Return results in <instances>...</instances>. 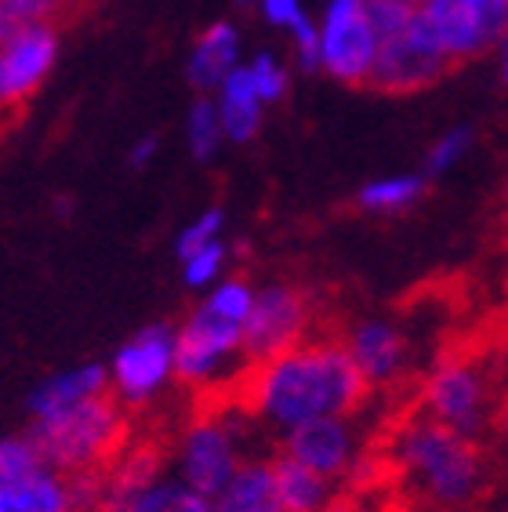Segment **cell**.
<instances>
[{"label":"cell","instance_id":"cell-1","mask_svg":"<svg viewBox=\"0 0 508 512\" xmlns=\"http://www.w3.org/2000/svg\"><path fill=\"white\" fill-rule=\"evenodd\" d=\"M367 396L371 389L352 367L342 338L309 335L284 353L251 364L240 378L236 404L240 414L284 436L316 418H352Z\"/></svg>","mask_w":508,"mask_h":512},{"label":"cell","instance_id":"cell-2","mask_svg":"<svg viewBox=\"0 0 508 512\" xmlns=\"http://www.w3.org/2000/svg\"><path fill=\"white\" fill-rule=\"evenodd\" d=\"M392 462L421 502L432 509H469L487 487V454L479 440L414 414L392 436Z\"/></svg>","mask_w":508,"mask_h":512},{"label":"cell","instance_id":"cell-3","mask_svg":"<svg viewBox=\"0 0 508 512\" xmlns=\"http://www.w3.org/2000/svg\"><path fill=\"white\" fill-rule=\"evenodd\" d=\"M254 284L247 276H222L204 291L193 313L175 327V382L207 393L244 360V320Z\"/></svg>","mask_w":508,"mask_h":512},{"label":"cell","instance_id":"cell-4","mask_svg":"<svg viewBox=\"0 0 508 512\" xmlns=\"http://www.w3.org/2000/svg\"><path fill=\"white\" fill-rule=\"evenodd\" d=\"M26 436L55 473L69 480H91L106 473L127 447V407L109 393H98L30 422Z\"/></svg>","mask_w":508,"mask_h":512},{"label":"cell","instance_id":"cell-5","mask_svg":"<svg viewBox=\"0 0 508 512\" xmlns=\"http://www.w3.org/2000/svg\"><path fill=\"white\" fill-rule=\"evenodd\" d=\"M421 411L454 433L483 440L498 418V389L490 367L476 356H443L421 382Z\"/></svg>","mask_w":508,"mask_h":512},{"label":"cell","instance_id":"cell-6","mask_svg":"<svg viewBox=\"0 0 508 512\" xmlns=\"http://www.w3.org/2000/svg\"><path fill=\"white\" fill-rule=\"evenodd\" d=\"M244 458L247 436L240 433L236 414L200 411L178 436L175 454H171V476L200 498H211L222 491V483L240 469Z\"/></svg>","mask_w":508,"mask_h":512},{"label":"cell","instance_id":"cell-7","mask_svg":"<svg viewBox=\"0 0 508 512\" xmlns=\"http://www.w3.org/2000/svg\"><path fill=\"white\" fill-rule=\"evenodd\" d=\"M414 22L443 59L458 66L505 44L508 0H425L414 11Z\"/></svg>","mask_w":508,"mask_h":512},{"label":"cell","instance_id":"cell-8","mask_svg":"<svg viewBox=\"0 0 508 512\" xmlns=\"http://www.w3.org/2000/svg\"><path fill=\"white\" fill-rule=\"evenodd\" d=\"M106 385L127 411L153 404L167 385H175V327L149 324L135 331L106 364Z\"/></svg>","mask_w":508,"mask_h":512},{"label":"cell","instance_id":"cell-9","mask_svg":"<svg viewBox=\"0 0 508 512\" xmlns=\"http://www.w3.org/2000/svg\"><path fill=\"white\" fill-rule=\"evenodd\" d=\"M316 40L320 73L349 88H367L381 44L367 0H327L323 15L316 19Z\"/></svg>","mask_w":508,"mask_h":512},{"label":"cell","instance_id":"cell-10","mask_svg":"<svg viewBox=\"0 0 508 512\" xmlns=\"http://www.w3.org/2000/svg\"><path fill=\"white\" fill-rule=\"evenodd\" d=\"M313 335V302L302 287H254L251 313L244 320V360L258 364Z\"/></svg>","mask_w":508,"mask_h":512},{"label":"cell","instance_id":"cell-11","mask_svg":"<svg viewBox=\"0 0 508 512\" xmlns=\"http://www.w3.org/2000/svg\"><path fill=\"white\" fill-rule=\"evenodd\" d=\"M59 48V22H37L0 40V117L22 109L48 84Z\"/></svg>","mask_w":508,"mask_h":512},{"label":"cell","instance_id":"cell-12","mask_svg":"<svg viewBox=\"0 0 508 512\" xmlns=\"http://www.w3.org/2000/svg\"><path fill=\"white\" fill-rule=\"evenodd\" d=\"M450 69L454 66L443 59L440 48L425 37V30H421L411 15V22L403 30L381 37L378 59H374L367 88H378L385 95H414V91L440 84Z\"/></svg>","mask_w":508,"mask_h":512},{"label":"cell","instance_id":"cell-13","mask_svg":"<svg viewBox=\"0 0 508 512\" xmlns=\"http://www.w3.org/2000/svg\"><path fill=\"white\" fill-rule=\"evenodd\" d=\"M280 454L327 476L331 483H342L360 465V433L352 418H316V422L287 429Z\"/></svg>","mask_w":508,"mask_h":512},{"label":"cell","instance_id":"cell-14","mask_svg":"<svg viewBox=\"0 0 508 512\" xmlns=\"http://www.w3.org/2000/svg\"><path fill=\"white\" fill-rule=\"evenodd\" d=\"M342 345L352 367L367 382V389L396 385L403 378V371H407V360H411L407 335L392 320H360V324H352L345 331Z\"/></svg>","mask_w":508,"mask_h":512},{"label":"cell","instance_id":"cell-15","mask_svg":"<svg viewBox=\"0 0 508 512\" xmlns=\"http://www.w3.org/2000/svg\"><path fill=\"white\" fill-rule=\"evenodd\" d=\"M88 480H69L55 469H40L26 483L0 491V512H77L95 509L88 494Z\"/></svg>","mask_w":508,"mask_h":512},{"label":"cell","instance_id":"cell-16","mask_svg":"<svg viewBox=\"0 0 508 512\" xmlns=\"http://www.w3.org/2000/svg\"><path fill=\"white\" fill-rule=\"evenodd\" d=\"M240 62H244V37L233 22L222 19L193 40L186 59V77L200 95H211Z\"/></svg>","mask_w":508,"mask_h":512},{"label":"cell","instance_id":"cell-17","mask_svg":"<svg viewBox=\"0 0 508 512\" xmlns=\"http://www.w3.org/2000/svg\"><path fill=\"white\" fill-rule=\"evenodd\" d=\"M211 512H284L273 480V458L247 454L240 469L222 483V491L207 498Z\"/></svg>","mask_w":508,"mask_h":512},{"label":"cell","instance_id":"cell-18","mask_svg":"<svg viewBox=\"0 0 508 512\" xmlns=\"http://www.w3.org/2000/svg\"><path fill=\"white\" fill-rule=\"evenodd\" d=\"M211 102L218 109V120H222V135L225 142H236V146H247L258 138L265 124V102L258 99V91L254 84L247 80V69L244 62L229 73V77L211 91Z\"/></svg>","mask_w":508,"mask_h":512},{"label":"cell","instance_id":"cell-19","mask_svg":"<svg viewBox=\"0 0 508 512\" xmlns=\"http://www.w3.org/2000/svg\"><path fill=\"white\" fill-rule=\"evenodd\" d=\"M98 393H109L106 385V364H73L55 371L51 378L37 385L30 393V422L37 418H48L55 411H66V407L80 404V400H91Z\"/></svg>","mask_w":508,"mask_h":512},{"label":"cell","instance_id":"cell-20","mask_svg":"<svg viewBox=\"0 0 508 512\" xmlns=\"http://www.w3.org/2000/svg\"><path fill=\"white\" fill-rule=\"evenodd\" d=\"M273 480L284 512H323L334 502V491H338V483L313 473V469H305V465L291 462L284 454L273 458Z\"/></svg>","mask_w":508,"mask_h":512},{"label":"cell","instance_id":"cell-21","mask_svg":"<svg viewBox=\"0 0 508 512\" xmlns=\"http://www.w3.org/2000/svg\"><path fill=\"white\" fill-rule=\"evenodd\" d=\"M429 189V178L425 175H385L371 178L367 186H360L356 193V207L360 211H371V215H403L411 207L421 204Z\"/></svg>","mask_w":508,"mask_h":512},{"label":"cell","instance_id":"cell-22","mask_svg":"<svg viewBox=\"0 0 508 512\" xmlns=\"http://www.w3.org/2000/svg\"><path fill=\"white\" fill-rule=\"evenodd\" d=\"M120 505H124L127 512H211L207 498L189 491L186 483H178L171 473H164L160 480H153L149 487H142V491L131 494V498Z\"/></svg>","mask_w":508,"mask_h":512},{"label":"cell","instance_id":"cell-23","mask_svg":"<svg viewBox=\"0 0 508 512\" xmlns=\"http://www.w3.org/2000/svg\"><path fill=\"white\" fill-rule=\"evenodd\" d=\"M186 142H189V153H193L200 164L218 157V149L225 146V135H222V120H218V109L211 102V95H200V99L189 106V117H186Z\"/></svg>","mask_w":508,"mask_h":512},{"label":"cell","instance_id":"cell-24","mask_svg":"<svg viewBox=\"0 0 508 512\" xmlns=\"http://www.w3.org/2000/svg\"><path fill=\"white\" fill-rule=\"evenodd\" d=\"M40 469H48V462L40 458L37 444L26 433L0 436V491H11L37 476Z\"/></svg>","mask_w":508,"mask_h":512},{"label":"cell","instance_id":"cell-25","mask_svg":"<svg viewBox=\"0 0 508 512\" xmlns=\"http://www.w3.org/2000/svg\"><path fill=\"white\" fill-rule=\"evenodd\" d=\"M182 262V280L196 291H207L211 284H218L225 276V266H229V244L225 240H211V244L196 247L189 251L186 258H178Z\"/></svg>","mask_w":508,"mask_h":512},{"label":"cell","instance_id":"cell-26","mask_svg":"<svg viewBox=\"0 0 508 512\" xmlns=\"http://www.w3.org/2000/svg\"><path fill=\"white\" fill-rule=\"evenodd\" d=\"M66 8V0H0V40L37 22H59Z\"/></svg>","mask_w":508,"mask_h":512},{"label":"cell","instance_id":"cell-27","mask_svg":"<svg viewBox=\"0 0 508 512\" xmlns=\"http://www.w3.org/2000/svg\"><path fill=\"white\" fill-rule=\"evenodd\" d=\"M244 69H247V80L254 84V91H258V99H262L265 106H276V102L291 91V73H287V66L276 59L273 51L251 55V59L244 62Z\"/></svg>","mask_w":508,"mask_h":512},{"label":"cell","instance_id":"cell-28","mask_svg":"<svg viewBox=\"0 0 508 512\" xmlns=\"http://www.w3.org/2000/svg\"><path fill=\"white\" fill-rule=\"evenodd\" d=\"M476 146V131L472 128H450L432 142L429 157H425V178H440L447 171H454L461 160L469 157Z\"/></svg>","mask_w":508,"mask_h":512},{"label":"cell","instance_id":"cell-29","mask_svg":"<svg viewBox=\"0 0 508 512\" xmlns=\"http://www.w3.org/2000/svg\"><path fill=\"white\" fill-rule=\"evenodd\" d=\"M222 233H225V211L222 207H207V211H200V215L189 218L186 226L178 229L175 255L186 258L189 251H196V247L211 244V240H222Z\"/></svg>","mask_w":508,"mask_h":512},{"label":"cell","instance_id":"cell-30","mask_svg":"<svg viewBox=\"0 0 508 512\" xmlns=\"http://www.w3.org/2000/svg\"><path fill=\"white\" fill-rule=\"evenodd\" d=\"M291 48H294V62L305 69V73H320V40H316V19L305 15L298 26H291Z\"/></svg>","mask_w":508,"mask_h":512},{"label":"cell","instance_id":"cell-31","mask_svg":"<svg viewBox=\"0 0 508 512\" xmlns=\"http://www.w3.org/2000/svg\"><path fill=\"white\" fill-rule=\"evenodd\" d=\"M254 11H258L269 26H276V30H291V26H298V22L309 15L302 0H254Z\"/></svg>","mask_w":508,"mask_h":512},{"label":"cell","instance_id":"cell-32","mask_svg":"<svg viewBox=\"0 0 508 512\" xmlns=\"http://www.w3.org/2000/svg\"><path fill=\"white\" fill-rule=\"evenodd\" d=\"M160 153V138L157 135H142L135 146L127 149V168L131 171H146Z\"/></svg>","mask_w":508,"mask_h":512},{"label":"cell","instance_id":"cell-33","mask_svg":"<svg viewBox=\"0 0 508 512\" xmlns=\"http://www.w3.org/2000/svg\"><path fill=\"white\" fill-rule=\"evenodd\" d=\"M323 512H360V509H356V505H352V502H338V498H334V502L327 505V509H323Z\"/></svg>","mask_w":508,"mask_h":512},{"label":"cell","instance_id":"cell-34","mask_svg":"<svg viewBox=\"0 0 508 512\" xmlns=\"http://www.w3.org/2000/svg\"><path fill=\"white\" fill-rule=\"evenodd\" d=\"M88 512H127L120 502H98L95 509H88Z\"/></svg>","mask_w":508,"mask_h":512},{"label":"cell","instance_id":"cell-35","mask_svg":"<svg viewBox=\"0 0 508 512\" xmlns=\"http://www.w3.org/2000/svg\"><path fill=\"white\" fill-rule=\"evenodd\" d=\"M392 4H403V8H411V11H418L425 0H392Z\"/></svg>","mask_w":508,"mask_h":512},{"label":"cell","instance_id":"cell-36","mask_svg":"<svg viewBox=\"0 0 508 512\" xmlns=\"http://www.w3.org/2000/svg\"><path fill=\"white\" fill-rule=\"evenodd\" d=\"M236 8H254V0H233Z\"/></svg>","mask_w":508,"mask_h":512},{"label":"cell","instance_id":"cell-37","mask_svg":"<svg viewBox=\"0 0 508 512\" xmlns=\"http://www.w3.org/2000/svg\"><path fill=\"white\" fill-rule=\"evenodd\" d=\"M66 4H91V0H66Z\"/></svg>","mask_w":508,"mask_h":512}]
</instances>
